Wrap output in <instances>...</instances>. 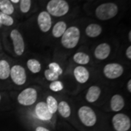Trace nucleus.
Wrapping results in <instances>:
<instances>
[{
  "label": "nucleus",
  "instance_id": "obj_4",
  "mask_svg": "<svg viewBox=\"0 0 131 131\" xmlns=\"http://www.w3.org/2000/svg\"><path fill=\"white\" fill-rule=\"evenodd\" d=\"M78 116L81 122L86 126H93L96 123V115L94 111L88 106L80 107L78 111Z\"/></svg>",
  "mask_w": 131,
  "mask_h": 131
},
{
  "label": "nucleus",
  "instance_id": "obj_35",
  "mask_svg": "<svg viewBox=\"0 0 131 131\" xmlns=\"http://www.w3.org/2000/svg\"><path fill=\"white\" fill-rule=\"evenodd\" d=\"M0 101H1V95H0Z\"/></svg>",
  "mask_w": 131,
  "mask_h": 131
},
{
  "label": "nucleus",
  "instance_id": "obj_14",
  "mask_svg": "<svg viewBox=\"0 0 131 131\" xmlns=\"http://www.w3.org/2000/svg\"><path fill=\"white\" fill-rule=\"evenodd\" d=\"M124 106L123 98L120 95H115L111 98V107L113 111L118 112L121 111Z\"/></svg>",
  "mask_w": 131,
  "mask_h": 131
},
{
  "label": "nucleus",
  "instance_id": "obj_23",
  "mask_svg": "<svg viewBox=\"0 0 131 131\" xmlns=\"http://www.w3.org/2000/svg\"><path fill=\"white\" fill-rule=\"evenodd\" d=\"M46 102L47 106L50 113L53 114L54 113L56 112L57 111V109H58V105L57 100L53 96H49L47 98Z\"/></svg>",
  "mask_w": 131,
  "mask_h": 131
},
{
  "label": "nucleus",
  "instance_id": "obj_22",
  "mask_svg": "<svg viewBox=\"0 0 131 131\" xmlns=\"http://www.w3.org/2000/svg\"><path fill=\"white\" fill-rule=\"evenodd\" d=\"M27 66L31 72L37 73L41 69V65L40 61L36 59H30L27 62Z\"/></svg>",
  "mask_w": 131,
  "mask_h": 131
},
{
  "label": "nucleus",
  "instance_id": "obj_20",
  "mask_svg": "<svg viewBox=\"0 0 131 131\" xmlns=\"http://www.w3.org/2000/svg\"><path fill=\"white\" fill-rule=\"evenodd\" d=\"M73 61L80 65H86L90 61V57L88 54L84 52H77L73 55Z\"/></svg>",
  "mask_w": 131,
  "mask_h": 131
},
{
  "label": "nucleus",
  "instance_id": "obj_26",
  "mask_svg": "<svg viewBox=\"0 0 131 131\" xmlns=\"http://www.w3.org/2000/svg\"><path fill=\"white\" fill-rule=\"evenodd\" d=\"M64 88L63 83L60 81H54L50 83L49 88L51 91L53 92H59L63 90Z\"/></svg>",
  "mask_w": 131,
  "mask_h": 131
},
{
  "label": "nucleus",
  "instance_id": "obj_5",
  "mask_svg": "<svg viewBox=\"0 0 131 131\" xmlns=\"http://www.w3.org/2000/svg\"><path fill=\"white\" fill-rule=\"evenodd\" d=\"M37 92L32 88L23 90L18 96V101L23 106L32 105L37 101Z\"/></svg>",
  "mask_w": 131,
  "mask_h": 131
},
{
  "label": "nucleus",
  "instance_id": "obj_11",
  "mask_svg": "<svg viewBox=\"0 0 131 131\" xmlns=\"http://www.w3.org/2000/svg\"><path fill=\"white\" fill-rule=\"evenodd\" d=\"M35 113L39 118L44 121H47L52 118V114L49 111L46 103L40 102L35 107Z\"/></svg>",
  "mask_w": 131,
  "mask_h": 131
},
{
  "label": "nucleus",
  "instance_id": "obj_8",
  "mask_svg": "<svg viewBox=\"0 0 131 131\" xmlns=\"http://www.w3.org/2000/svg\"><path fill=\"white\" fill-rule=\"evenodd\" d=\"M10 76L15 84L19 86L24 84L27 79L25 69L20 65H15L10 69Z\"/></svg>",
  "mask_w": 131,
  "mask_h": 131
},
{
  "label": "nucleus",
  "instance_id": "obj_7",
  "mask_svg": "<svg viewBox=\"0 0 131 131\" xmlns=\"http://www.w3.org/2000/svg\"><path fill=\"white\" fill-rule=\"evenodd\" d=\"M112 123L117 131H127L130 128L131 126L130 118L123 114L115 115L112 118Z\"/></svg>",
  "mask_w": 131,
  "mask_h": 131
},
{
  "label": "nucleus",
  "instance_id": "obj_33",
  "mask_svg": "<svg viewBox=\"0 0 131 131\" xmlns=\"http://www.w3.org/2000/svg\"><path fill=\"white\" fill-rule=\"evenodd\" d=\"M10 1L14 3H18L19 2V0H10Z\"/></svg>",
  "mask_w": 131,
  "mask_h": 131
},
{
  "label": "nucleus",
  "instance_id": "obj_15",
  "mask_svg": "<svg viewBox=\"0 0 131 131\" xmlns=\"http://www.w3.org/2000/svg\"><path fill=\"white\" fill-rule=\"evenodd\" d=\"M101 94V89L99 87L92 86L90 87L86 94V98L87 101L89 103H94L99 98Z\"/></svg>",
  "mask_w": 131,
  "mask_h": 131
},
{
  "label": "nucleus",
  "instance_id": "obj_34",
  "mask_svg": "<svg viewBox=\"0 0 131 131\" xmlns=\"http://www.w3.org/2000/svg\"><path fill=\"white\" fill-rule=\"evenodd\" d=\"M1 26H2V25H1V23H0V27H1Z\"/></svg>",
  "mask_w": 131,
  "mask_h": 131
},
{
  "label": "nucleus",
  "instance_id": "obj_19",
  "mask_svg": "<svg viewBox=\"0 0 131 131\" xmlns=\"http://www.w3.org/2000/svg\"><path fill=\"white\" fill-rule=\"evenodd\" d=\"M0 12L10 15L14 12V7L10 0H0Z\"/></svg>",
  "mask_w": 131,
  "mask_h": 131
},
{
  "label": "nucleus",
  "instance_id": "obj_2",
  "mask_svg": "<svg viewBox=\"0 0 131 131\" xmlns=\"http://www.w3.org/2000/svg\"><path fill=\"white\" fill-rule=\"evenodd\" d=\"M118 12L117 5L113 3H106L100 5L95 10V15L102 21L109 20L114 18Z\"/></svg>",
  "mask_w": 131,
  "mask_h": 131
},
{
  "label": "nucleus",
  "instance_id": "obj_16",
  "mask_svg": "<svg viewBox=\"0 0 131 131\" xmlns=\"http://www.w3.org/2000/svg\"><path fill=\"white\" fill-rule=\"evenodd\" d=\"M102 32V27L97 24H90L87 26L86 34L90 38H95L99 36Z\"/></svg>",
  "mask_w": 131,
  "mask_h": 131
},
{
  "label": "nucleus",
  "instance_id": "obj_32",
  "mask_svg": "<svg viewBox=\"0 0 131 131\" xmlns=\"http://www.w3.org/2000/svg\"><path fill=\"white\" fill-rule=\"evenodd\" d=\"M128 39L129 41H131V31H129V34H128Z\"/></svg>",
  "mask_w": 131,
  "mask_h": 131
},
{
  "label": "nucleus",
  "instance_id": "obj_13",
  "mask_svg": "<svg viewBox=\"0 0 131 131\" xmlns=\"http://www.w3.org/2000/svg\"><path fill=\"white\" fill-rule=\"evenodd\" d=\"M73 74L77 81L82 84L88 81L90 75L88 70L85 67L81 66L76 67L74 69Z\"/></svg>",
  "mask_w": 131,
  "mask_h": 131
},
{
  "label": "nucleus",
  "instance_id": "obj_28",
  "mask_svg": "<svg viewBox=\"0 0 131 131\" xmlns=\"http://www.w3.org/2000/svg\"><path fill=\"white\" fill-rule=\"evenodd\" d=\"M45 78L48 80V81H57L58 79L59 75H57V73H54L52 70L50 69H46L45 71Z\"/></svg>",
  "mask_w": 131,
  "mask_h": 131
},
{
  "label": "nucleus",
  "instance_id": "obj_24",
  "mask_svg": "<svg viewBox=\"0 0 131 131\" xmlns=\"http://www.w3.org/2000/svg\"><path fill=\"white\" fill-rule=\"evenodd\" d=\"M0 23H1V25L11 26L14 24V21L10 15L0 12Z\"/></svg>",
  "mask_w": 131,
  "mask_h": 131
},
{
  "label": "nucleus",
  "instance_id": "obj_27",
  "mask_svg": "<svg viewBox=\"0 0 131 131\" xmlns=\"http://www.w3.org/2000/svg\"><path fill=\"white\" fill-rule=\"evenodd\" d=\"M49 69L52 70V72H53L54 73H57V75H58L59 76L62 75L63 73V69H62L60 66L58 64V63H55V62H53V63H50L49 64Z\"/></svg>",
  "mask_w": 131,
  "mask_h": 131
},
{
  "label": "nucleus",
  "instance_id": "obj_9",
  "mask_svg": "<svg viewBox=\"0 0 131 131\" xmlns=\"http://www.w3.org/2000/svg\"><path fill=\"white\" fill-rule=\"evenodd\" d=\"M123 67L118 63H109L106 64L103 69V73L106 77L109 79H116L123 75Z\"/></svg>",
  "mask_w": 131,
  "mask_h": 131
},
{
  "label": "nucleus",
  "instance_id": "obj_21",
  "mask_svg": "<svg viewBox=\"0 0 131 131\" xmlns=\"http://www.w3.org/2000/svg\"><path fill=\"white\" fill-rule=\"evenodd\" d=\"M59 113L62 117L64 118H68L70 116V108L68 103L64 101H61L58 105V109Z\"/></svg>",
  "mask_w": 131,
  "mask_h": 131
},
{
  "label": "nucleus",
  "instance_id": "obj_6",
  "mask_svg": "<svg viewBox=\"0 0 131 131\" xmlns=\"http://www.w3.org/2000/svg\"><path fill=\"white\" fill-rule=\"evenodd\" d=\"M10 36L13 42L15 53L18 56H21L23 54L25 49L23 37L21 33L16 29H14L11 31Z\"/></svg>",
  "mask_w": 131,
  "mask_h": 131
},
{
  "label": "nucleus",
  "instance_id": "obj_31",
  "mask_svg": "<svg viewBox=\"0 0 131 131\" xmlns=\"http://www.w3.org/2000/svg\"><path fill=\"white\" fill-rule=\"evenodd\" d=\"M127 89L129 91V92H131V80H129V81L127 82Z\"/></svg>",
  "mask_w": 131,
  "mask_h": 131
},
{
  "label": "nucleus",
  "instance_id": "obj_1",
  "mask_svg": "<svg viewBox=\"0 0 131 131\" xmlns=\"http://www.w3.org/2000/svg\"><path fill=\"white\" fill-rule=\"evenodd\" d=\"M80 38V30L77 27L71 26L66 29L61 37V44L65 48L70 49L77 46Z\"/></svg>",
  "mask_w": 131,
  "mask_h": 131
},
{
  "label": "nucleus",
  "instance_id": "obj_18",
  "mask_svg": "<svg viewBox=\"0 0 131 131\" xmlns=\"http://www.w3.org/2000/svg\"><path fill=\"white\" fill-rule=\"evenodd\" d=\"M10 72V67L6 60H0V79L6 80L9 78Z\"/></svg>",
  "mask_w": 131,
  "mask_h": 131
},
{
  "label": "nucleus",
  "instance_id": "obj_3",
  "mask_svg": "<svg viewBox=\"0 0 131 131\" xmlns=\"http://www.w3.org/2000/svg\"><path fill=\"white\" fill-rule=\"evenodd\" d=\"M47 12L56 17L63 16L69 10V5L65 0H50L46 7Z\"/></svg>",
  "mask_w": 131,
  "mask_h": 131
},
{
  "label": "nucleus",
  "instance_id": "obj_17",
  "mask_svg": "<svg viewBox=\"0 0 131 131\" xmlns=\"http://www.w3.org/2000/svg\"><path fill=\"white\" fill-rule=\"evenodd\" d=\"M67 29V24L64 21H60L57 22L52 29V35L55 38L61 37Z\"/></svg>",
  "mask_w": 131,
  "mask_h": 131
},
{
  "label": "nucleus",
  "instance_id": "obj_29",
  "mask_svg": "<svg viewBox=\"0 0 131 131\" xmlns=\"http://www.w3.org/2000/svg\"><path fill=\"white\" fill-rule=\"evenodd\" d=\"M126 55L127 58L129 59V60H131V46H129L127 47L126 49Z\"/></svg>",
  "mask_w": 131,
  "mask_h": 131
},
{
  "label": "nucleus",
  "instance_id": "obj_12",
  "mask_svg": "<svg viewBox=\"0 0 131 131\" xmlns=\"http://www.w3.org/2000/svg\"><path fill=\"white\" fill-rule=\"evenodd\" d=\"M111 49L109 45L106 42L100 44L95 49L94 55L95 58L100 60H104L108 58L111 53Z\"/></svg>",
  "mask_w": 131,
  "mask_h": 131
},
{
  "label": "nucleus",
  "instance_id": "obj_10",
  "mask_svg": "<svg viewBox=\"0 0 131 131\" xmlns=\"http://www.w3.org/2000/svg\"><path fill=\"white\" fill-rule=\"evenodd\" d=\"M37 22L39 28L42 32H47L52 27V21L50 15L46 11H42L38 16Z\"/></svg>",
  "mask_w": 131,
  "mask_h": 131
},
{
  "label": "nucleus",
  "instance_id": "obj_25",
  "mask_svg": "<svg viewBox=\"0 0 131 131\" xmlns=\"http://www.w3.org/2000/svg\"><path fill=\"white\" fill-rule=\"evenodd\" d=\"M20 10L23 13H27L30 10L31 7V0H19Z\"/></svg>",
  "mask_w": 131,
  "mask_h": 131
},
{
  "label": "nucleus",
  "instance_id": "obj_30",
  "mask_svg": "<svg viewBox=\"0 0 131 131\" xmlns=\"http://www.w3.org/2000/svg\"><path fill=\"white\" fill-rule=\"evenodd\" d=\"M35 131H50L48 129L45 128L43 127H38L37 129H36Z\"/></svg>",
  "mask_w": 131,
  "mask_h": 131
}]
</instances>
